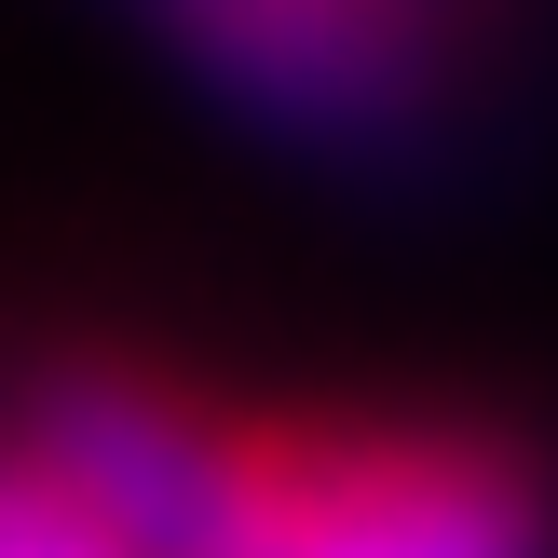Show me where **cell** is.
Returning a JSON list of instances; mask_svg holds the SVG:
<instances>
[{"instance_id":"cell-1","label":"cell","mask_w":558,"mask_h":558,"mask_svg":"<svg viewBox=\"0 0 558 558\" xmlns=\"http://www.w3.org/2000/svg\"><path fill=\"white\" fill-rule=\"evenodd\" d=\"M163 558H558V477L450 409H218Z\"/></svg>"},{"instance_id":"cell-2","label":"cell","mask_w":558,"mask_h":558,"mask_svg":"<svg viewBox=\"0 0 558 558\" xmlns=\"http://www.w3.org/2000/svg\"><path fill=\"white\" fill-rule=\"evenodd\" d=\"M0 558H150V545L109 532V518L27 450V423H14V436H0Z\"/></svg>"}]
</instances>
